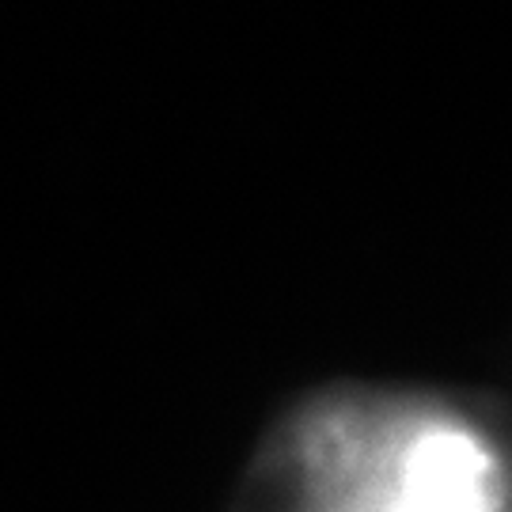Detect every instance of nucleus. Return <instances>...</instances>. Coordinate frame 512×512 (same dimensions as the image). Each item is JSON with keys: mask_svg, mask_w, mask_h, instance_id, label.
<instances>
[{"mask_svg": "<svg viewBox=\"0 0 512 512\" xmlns=\"http://www.w3.org/2000/svg\"><path fill=\"white\" fill-rule=\"evenodd\" d=\"M494 459L471 433L429 429L410 440L384 512H494Z\"/></svg>", "mask_w": 512, "mask_h": 512, "instance_id": "nucleus-1", "label": "nucleus"}]
</instances>
